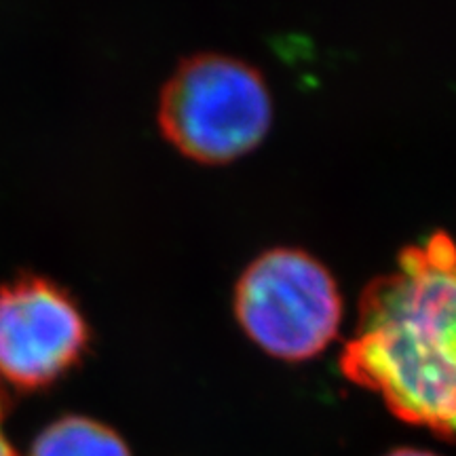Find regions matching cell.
Returning <instances> with one entry per match:
<instances>
[{
  "mask_svg": "<svg viewBox=\"0 0 456 456\" xmlns=\"http://www.w3.org/2000/svg\"><path fill=\"white\" fill-rule=\"evenodd\" d=\"M387 456H437L433 452H427V450H414V448H399L395 452L387 454Z\"/></svg>",
  "mask_w": 456,
  "mask_h": 456,
  "instance_id": "cell-7",
  "label": "cell"
},
{
  "mask_svg": "<svg viewBox=\"0 0 456 456\" xmlns=\"http://www.w3.org/2000/svg\"><path fill=\"white\" fill-rule=\"evenodd\" d=\"M30 456H131V452L123 437L100 420L64 416L38 433Z\"/></svg>",
  "mask_w": 456,
  "mask_h": 456,
  "instance_id": "cell-5",
  "label": "cell"
},
{
  "mask_svg": "<svg viewBox=\"0 0 456 456\" xmlns=\"http://www.w3.org/2000/svg\"><path fill=\"white\" fill-rule=\"evenodd\" d=\"M4 414H7V402H4V395L3 391H0V456H20L15 452V448L11 446V442L7 440V436H4Z\"/></svg>",
  "mask_w": 456,
  "mask_h": 456,
  "instance_id": "cell-6",
  "label": "cell"
},
{
  "mask_svg": "<svg viewBox=\"0 0 456 456\" xmlns=\"http://www.w3.org/2000/svg\"><path fill=\"white\" fill-rule=\"evenodd\" d=\"M89 326L66 289L24 275L0 288V376L21 391L51 387L81 362Z\"/></svg>",
  "mask_w": 456,
  "mask_h": 456,
  "instance_id": "cell-4",
  "label": "cell"
},
{
  "mask_svg": "<svg viewBox=\"0 0 456 456\" xmlns=\"http://www.w3.org/2000/svg\"><path fill=\"white\" fill-rule=\"evenodd\" d=\"M454 245L436 232L368 285L340 355L351 383L379 393L403 423L444 440L454 431Z\"/></svg>",
  "mask_w": 456,
  "mask_h": 456,
  "instance_id": "cell-1",
  "label": "cell"
},
{
  "mask_svg": "<svg viewBox=\"0 0 456 456\" xmlns=\"http://www.w3.org/2000/svg\"><path fill=\"white\" fill-rule=\"evenodd\" d=\"M235 313L262 351L305 362L326 351L338 334L342 298L322 262L300 249H271L245 269Z\"/></svg>",
  "mask_w": 456,
  "mask_h": 456,
  "instance_id": "cell-3",
  "label": "cell"
},
{
  "mask_svg": "<svg viewBox=\"0 0 456 456\" xmlns=\"http://www.w3.org/2000/svg\"><path fill=\"white\" fill-rule=\"evenodd\" d=\"M260 72L218 53L195 55L171 74L159 104L163 135L182 155L218 165L252 152L271 127Z\"/></svg>",
  "mask_w": 456,
  "mask_h": 456,
  "instance_id": "cell-2",
  "label": "cell"
}]
</instances>
